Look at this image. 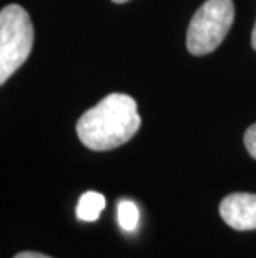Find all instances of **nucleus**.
Listing matches in <instances>:
<instances>
[{"label": "nucleus", "mask_w": 256, "mask_h": 258, "mask_svg": "<svg viewBox=\"0 0 256 258\" xmlns=\"http://www.w3.org/2000/svg\"><path fill=\"white\" fill-rule=\"evenodd\" d=\"M140 125L137 102L125 93H110L78 118L77 135L87 148L105 152L127 144Z\"/></svg>", "instance_id": "f257e3e1"}, {"label": "nucleus", "mask_w": 256, "mask_h": 258, "mask_svg": "<svg viewBox=\"0 0 256 258\" xmlns=\"http://www.w3.org/2000/svg\"><path fill=\"white\" fill-rule=\"evenodd\" d=\"M34 47V25L20 5H7L0 12V84L25 63Z\"/></svg>", "instance_id": "f03ea898"}, {"label": "nucleus", "mask_w": 256, "mask_h": 258, "mask_svg": "<svg viewBox=\"0 0 256 258\" xmlns=\"http://www.w3.org/2000/svg\"><path fill=\"white\" fill-rule=\"evenodd\" d=\"M235 20L231 0H206L195 12L187 32V47L193 55H206L225 40Z\"/></svg>", "instance_id": "7ed1b4c3"}, {"label": "nucleus", "mask_w": 256, "mask_h": 258, "mask_svg": "<svg viewBox=\"0 0 256 258\" xmlns=\"http://www.w3.org/2000/svg\"><path fill=\"white\" fill-rule=\"evenodd\" d=\"M220 215L228 227L246 232L256 230V195L231 194L220 203Z\"/></svg>", "instance_id": "20e7f679"}, {"label": "nucleus", "mask_w": 256, "mask_h": 258, "mask_svg": "<svg viewBox=\"0 0 256 258\" xmlns=\"http://www.w3.org/2000/svg\"><path fill=\"white\" fill-rule=\"evenodd\" d=\"M103 208H105V197L99 191H87L78 200L77 217L83 222H95L99 220Z\"/></svg>", "instance_id": "39448f33"}, {"label": "nucleus", "mask_w": 256, "mask_h": 258, "mask_svg": "<svg viewBox=\"0 0 256 258\" xmlns=\"http://www.w3.org/2000/svg\"><path fill=\"white\" fill-rule=\"evenodd\" d=\"M117 217H118L120 227H122L125 232H133V230L137 228L138 220H140L138 207L135 205L132 200H122L118 203Z\"/></svg>", "instance_id": "423d86ee"}, {"label": "nucleus", "mask_w": 256, "mask_h": 258, "mask_svg": "<svg viewBox=\"0 0 256 258\" xmlns=\"http://www.w3.org/2000/svg\"><path fill=\"white\" fill-rule=\"evenodd\" d=\"M244 147H246L249 155L256 160V123H253L244 132Z\"/></svg>", "instance_id": "0eeeda50"}, {"label": "nucleus", "mask_w": 256, "mask_h": 258, "mask_svg": "<svg viewBox=\"0 0 256 258\" xmlns=\"http://www.w3.org/2000/svg\"><path fill=\"white\" fill-rule=\"evenodd\" d=\"M14 258H50V256L37 253V251H22V253H17Z\"/></svg>", "instance_id": "6e6552de"}, {"label": "nucleus", "mask_w": 256, "mask_h": 258, "mask_svg": "<svg viewBox=\"0 0 256 258\" xmlns=\"http://www.w3.org/2000/svg\"><path fill=\"white\" fill-rule=\"evenodd\" d=\"M251 47L256 50V24L253 27V32H251Z\"/></svg>", "instance_id": "1a4fd4ad"}, {"label": "nucleus", "mask_w": 256, "mask_h": 258, "mask_svg": "<svg viewBox=\"0 0 256 258\" xmlns=\"http://www.w3.org/2000/svg\"><path fill=\"white\" fill-rule=\"evenodd\" d=\"M115 4H125V2H128V0H113Z\"/></svg>", "instance_id": "9d476101"}]
</instances>
